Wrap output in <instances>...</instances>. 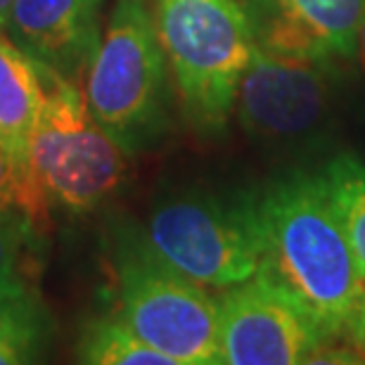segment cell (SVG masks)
Returning a JSON list of instances; mask_svg holds the SVG:
<instances>
[{
    "label": "cell",
    "mask_w": 365,
    "mask_h": 365,
    "mask_svg": "<svg viewBox=\"0 0 365 365\" xmlns=\"http://www.w3.org/2000/svg\"><path fill=\"white\" fill-rule=\"evenodd\" d=\"M264 257L259 271L280 282L332 341L356 344L365 316V271L323 176L289 171L259 192Z\"/></svg>",
    "instance_id": "cell-1"
},
{
    "label": "cell",
    "mask_w": 365,
    "mask_h": 365,
    "mask_svg": "<svg viewBox=\"0 0 365 365\" xmlns=\"http://www.w3.org/2000/svg\"><path fill=\"white\" fill-rule=\"evenodd\" d=\"M187 128L221 140L257 38L242 0H150Z\"/></svg>",
    "instance_id": "cell-2"
},
{
    "label": "cell",
    "mask_w": 365,
    "mask_h": 365,
    "mask_svg": "<svg viewBox=\"0 0 365 365\" xmlns=\"http://www.w3.org/2000/svg\"><path fill=\"white\" fill-rule=\"evenodd\" d=\"M83 93L93 119L128 157L169 135L176 91L150 0H114Z\"/></svg>",
    "instance_id": "cell-3"
},
{
    "label": "cell",
    "mask_w": 365,
    "mask_h": 365,
    "mask_svg": "<svg viewBox=\"0 0 365 365\" xmlns=\"http://www.w3.org/2000/svg\"><path fill=\"white\" fill-rule=\"evenodd\" d=\"M143 235L182 275L204 287L228 289L261 266L259 195L180 190L152 207Z\"/></svg>",
    "instance_id": "cell-4"
},
{
    "label": "cell",
    "mask_w": 365,
    "mask_h": 365,
    "mask_svg": "<svg viewBox=\"0 0 365 365\" xmlns=\"http://www.w3.org/2000/svg\"><path fill=\"white\" fill-rule=\"evenodd\" d=\"M119 316L173 365H218L221 306L192 277L159 257L143 230L123 232L114 247Z\"/></svg>",
    "instance_id": "cell-5"
},
{
    "label": "cell",
    "mask_w": 365,
    "mask_h": 365,
    "mask_svg": "<svg viewBox=\"0 0 365 365\" xmlns=\"http://www.w3.org/2000/svg\"><path fill=\"white\" fill-rule=\"evenodd\" d=\"M46 100L31 130V164L50 204L83 216L119 192L128 155L93 119L83 88L43 67Z\"/></svg>",
    "instance_id": "cell-6"
},
{
    "label": "cell",
    "mask_w": 365,
    "mask_h": 365,
    "mask_svg": "<svg viewBox=\"0 0 365 365\" xmlns=\"http://www.w3.org/2000/svg\"><path fill=\"white\" fill-rule=\"evenodd\" d=\"M337 64L287 60L254 50L240 81L235 116L247 138L271 152H309L327 140Z\"/></svg>",
    "instance_id": "cell-7"
},
{
    "label": "cell",
    "mask_w": 365,
    "mask_h": 365,
    "mask_svg": "<svg viewBox=\"0 0 365 365\" xmlns=\"http://www.w3.org/2000/svg\"><path fill=\"white\" fill-rule=\"evenodd\" d=\"M218 365H297L332 339L320 323L271 275L257 271L218 299Z\"/></svg>",
    "instance_id": "cell-8"
},
{
    "label": "cell",
    "mask_w": 365,
    "mask_h": 365,
    "mask_svg": "<svg viewBox=\"0 0 365 365\" xmlns=\"http://www.w3.org/2000/svg\"><path fill=\"white\" fill-rule=\"evenodd\" d=\"M257 46L302 62L356 60L365 0H242Z\"/></svg>",
    "instance_id": "cell-9"
},
{
    "label": "cell",
    "mask_w": 365,
    "mask_h": 365,
    "mask_svg": "<svg viewBox=\"0 0 365 365\" xmlns=\"http://www.w3.org/2000/svg\"><path fill=\"white\" fill-rule=\"evenodd\" d=\"M105 0H14L5 36L14 46L64 78H86L100 41Z\"/></svg>",
    "instance_id": "cell-10"
},
{
    "label": "cell",
    "mask_w": 365,
    "mask_h": 365,
    "mask_svg": "<svg viewBox=\"0 0 365 365\" xmlns=\"http://www.w3.org/2000/svg\"><path fill=\"white\" fill-rule=\"evenodd\" d=\"M46 100V74L36 60L0 31V145L17 166L24 185V218L34 230L48 228L50 200L31 164V130Z\"/></svg>",
    "instance_id": "cell-11"
},
{
    "label": "cell",
    "mask_w": 365,
    "mask_h": 365,
    "mask_svg": "<svg viewBox=\"0 0 365 365\" xmlns=\"http://www.w3.org/2000/svg\"><path fill=\"white\" fill-rule=\"evenodd\" d=\"M50 332L53 320L34 289L0 294V365L36 363Z\"/></svg>",
    "instance_id": "cell-12"
},
{
    "label": "cell",
    "mask_w": 365,
    "mask_h": 365,
    "mask_svg": "<svg viewBox=\"0 0 365 365\" xmlns=\"http://www.w3.org/2000/svg\"><path fill=\"white\" fill-rule=\"evenodd\" d=\"M76 356L91 365H173L169 356L148 344L119 313L95 318L83 330Z\"/></svg>",
    "instance_id": "cell-13"
},
{
    "label": "cell",
    "mask_w": 365,
    "mask_h": 365,
    "mask_svg": "<svg viewBox=\"0 0 365 365\" xmlns=\"http://www.w3.org/2000/svg\"><path fill=\"white\" fill-rule=\"evenodd\" d=\"M320 176L365 271V164L354 155H339L327 162Z\"/></svg>",
    "instance_id": "cell-14"
},
{
    "label": "cell",
    "mask_w": 365,
    "mask_h": 365,
    "mask_svg": "<svg viewBox=\"0 0 365 365\" xmlns=\"http://www.w3.org/2000/svg\"><path fill=\"white\" fill-rule=\"evenodd\" d=\"M29 230H34L21 214H0V294L34 289L26 277Z\"/></svg>",
    "instance_id": "cell-15"
},
{
    "label": "cell",
    "mask_w": 365,
    "mask_h": 365,
    "mask_svg": "<svg viewBox=\"0 0 365 365\" xmlns=\"http://www.w3.org/2000/svg\"><path fill=\"white\" fill-rule=\"evenodd\" d=\"M24 185L14 166L12 157L0 145V214H21L24 216Z\"/></svg>",
    "instance_id": "cell-16"
},
{
    "label": "cell",
    "mask_w": 365,
    "mask_h": 365,
    "mask_svg": "<svg viewBox=\"0 0 365 365\" xmlns=\"http://www.w3.org/2000/svg\"><path fill=\"white\" fill-rule=\"evenodd\" d=\"M356 62H359L361 74H363V83H365V17H363L361 34H359V48H356Z\"/></svg>",
    "instance_id": "cell-17"
},
{
    "label": "cell",
    "mask_w": 365,
    "mask_h": 365,
    "mask_svg": "<svg viewBox=\"0 0 365 365\" xmlns=\"http://www.w3.org/2000/svg\"><path fill=\"white\" fill-rule=\"evenodd\" d=\"M12 3L14 0H0V31L5 29V21H7V17H10Z\"/></svg>",
    "instance_id": "cell-18"
},
{
    "label": "cell",
    "mask_w": 365,
    "mask_h": 365,
    "mask_svg": "<svg viewBox=\"0 0 365 365\" xmlns=\"http://www.w3.org/2000/svg\"><path fill=\"white\" fill-rule=\"evenodd\" d=\"M354 349H359V351L365 356V316H363V327H361V334H359V339H356Z\"/></svg>",
    "instance_id": "cell-19"
}]
</instances>
